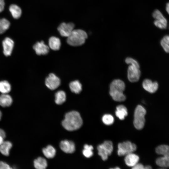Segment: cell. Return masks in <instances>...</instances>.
Here are the masks:
<instances>
[{"label": "cell", "mask_w": 169, "mask_h": 169, "mask_svg": "<svg viewBox=\"0 0 169 169\" xmlns=\"http://www.w3.org/2000/svg\"><path fill=\"white\" fill-rule=\"evenodd\" d=\"M62 124L66 130L71 131L79 129L83 124V120L78 112L72 111L66 114Z\"/></svg>", "instance_id": "cell-1"}, {"label": "cell", "mask_w": 169, "mask_h": 169, "mask_svg": "<svg viewBox=\"0 0 169 169\" xmlns=\"http://www.w3.org/2000/svg\"><path fill=\"white\" fill-rule=\"evenodd\" d=\"M88 37L87 33L81 29H74L67 37V42L69 45L73 46L81 45L85 42Z\"/></svg>", "instance_id": "cell-2"}, {"label": "cell", "mask_w": 169, "mask_h": 169, "mask_svg": "<svg viewBox=\"0 0 169 169\" xmlns=\"http://www.w3.org/2000/svg\"><path fill=\"white\" fill-rule=\"evenodd\" d=\"M156 153L163 155L162 157L158 158L156 163L158 166L166 168L169 167V146L161 145L157 146L156 149Z\"/></svg>", "instance_id": "cell-3"}, {"label": "cell", "mask_w": 169, "mask_h": 169, "mask_svg": "<svg viewBox=\"0 0 169 169\" xmlns=\"http://www.w3.org/2000/svg\"><path fill=\"white\" fill-rule=\"evenodd\" d=\"M146 113V109L142 105H138L136 107L134 113L133 123L136 129L141 130L144 127L145 121V116Z\"/></svg>", "instance_id": "cell-4"}, {"label": "cell", "mask_w": 169, "mask_h": 169, "mask_svg": "<svg viewBox=\"0 0 169 169\" xmlns=\"http://www.w3.org/2000/svg\"><path fill=\"white\" fill-rule=\"evenodd\" d=\"M97 149L98 154L103 160L105 161L113 151V143L110 141H105L103 143L98 146Z\"/></svg>", "instance_id": "cell-5"}, {"label": "cell", "mask_w": 169, "mask_h": 169, "mask_svg": "<svg viewBox=\"0 0 169 169\" xmlns=\"http://www.w3.org/2000/svg\"><path fill=\"white\" fill-rule=\"evenodd\" d=\"M136 149V145L130 141H125L118 145V154L119 156L126 155L133 153Z\"/></svg>", "instance_id": "cell-6"}, {"label": "cell", "mask_w": 169, "mask_h": 169, "mask_svg": "<svg viewBox=\"0 0 169 169\" xmlns=\"http://www.w3.org/2000/svg\"><path fill=\"white\" fill-rule=\"evenodd\" d=\"M152 16L155 19L154 23L155 26L161 29H165L167 26V21L162 13L156 9L153 13Z\"/></svg>", "instance_id": "cell-7"}, {"label": "cell", "mask_w": 169, "mask_h": 169, "mask_svg": "<svg viewBox=\"0 0 169 169\" xmlns=\"http://www.w3.org/2000/svg\"><path fill=\"white\" fill-rule=\"evenodd\" d=\"M140 67L129 65L127 69V78L131 82H137L141 76Z\"/></svg>", "instance_id": "cell-8"}, {"label": "cell", "mask_w": 169, "mask_h": 169, "mask_svg": "<svg viewBox=\"0 0 169 169\" xmlns=\"http://www.w3.org/2000/svg\"><path fill=\"white\" fill-rule=\"evenodd\" d=\"M75 25L72 23H61L58 26L57 30L62 37H68L74 29Z\"/></svg>", "instance_id": "cell-9"}, {"label": "cell", "mask_w": 169, "mask_h": 169, "mask_svg": "<svg viewBox=\"0 0 169 169\" xmlns=\"http://www.w3.org/2000/svg\"><path fill=\"white\" fill-rule=\"evenodd\" d=\"M46 86L51 90L57 89L60 85V80L59 78L53 73L50 74L45 80Z\"/></svg>", "instance_id": "cell-10"}, {"label": "cell", "mask_w": 169, "mask_h": 169, "mask_svg": "<svg viewBox=\"0 0 169 169\" xmlns=\"http://www.w3.org/2000/svg\"><path fill=\"white\" fill-rule=\"evenodd\" d=\"M142 87L144 89L150 93H153L157 91L159 85L157 82L153 81L149 79H145L143 81Z\"/></svg>", "instance_id": "cell-11"}, {"label": "cell", "mask_w": 169, "mask_h": 169, "mask_svg": "<svg viewBox=\"0 0 169 169\" xmlns=\"http://www.w3.org/2000/svg\"><path fill=\"white\" fill-rule=\"evenodd\" d=\"M2 45L4 55L7 57L10 56L14 46L13 41L10 38L6 37L3 41Z\"/></svg>", "instance_id": "cell-12"}, {"label": "cell", "mask_w": 169, "mask_h": 169, "mask_svg": "<svg viewBox=\"0 0 169 169\" xmlns=\"http://www.w3.org/2000/svg\"><path fill=\"white\" fill-rule=\"evenodd\" d=\"M33 48L38 55H46L49 51V47L43 41L37 42L34 45Z\"/></svg>", "instance_id": "cell-13"}, {"label": "cell", "mask_w": 169, "mask_h": 169, "mask_svg": "<svg viewBox=\"0 0 169 169\" xmlns=\"http://www.w3.org/2000/svg\"><path fill=\"white\" fill-rule=\"evenodd\" d=\"M60 147L62 151L66 153H72L75 151V144L71 141H62L60 143Z\"/></svg>", "instance_id": "cell-14"}, {"label": "cell", "mask_w": 169, "mask_h": 169, "mask_svg": "<svg viewBox=\"0 0 169 169\" xmlns=\"http://www.w3.org/2000/svg\"><path fill=\"white\" fill-rule=\"evenodd\" d=\"M125 88V83L120 79L113 80L110 83V90H115L123 91Z\"/></svg>", "instance_id": "cell-15"}, {"label": "cell", "mask_w": 169, "mask_h": 169, "mask_svg": "<svg viewBox=\"0 0 169 169\" xmlns=\"http://www.w3.org/2000/svg\"><path fill=\"white\" fill-rule=\"evenodd\" d=\"M125 156L124 160L127 166L132 167L138 163L139 158L137 155L131 153Z\"/></svg>", "instance_id": "cell-16"}, {"label": "cell", "mask_w": 169, "mask_h": 169, "mask_svg": "<svg viewBox=\"0 0 169 169\" xmlns=\"http://www.w3.org/2000/svg\"><path fill=\"white\" fill-rule=\"evenodd\" d=\"M13 102L11 96L8 94H2L0 95V105L3 107L10 106Z\"/></svg>", "instance_id": "cell-17"}, {"label": "cell", "mask_w": 169, "mask_h": 169, "mask_svg": "<svg viewBox=\"0 0 169 169\" xmlns=\"http://www.w3.org/2000/svg\"><path fill=\"white\" fill-rule=\"evenodd\" d=\"M61 44L60 39L58 37L52 36L49 40V47L54 50H59L60 48Z\"/></svg>", "instance_id": "cell-18"}, {"label": "cell", "mask_w": 169, "mask_h": 169, "mask_svg": "<svg viewBox=\"0 0 169 169\" xmlns=\"http://www.w3.org/2000/svg\"><path fill=\"white\" fill-rule=\"evenodd\" d=\"M9 10L14 19H18L21 17L22 13V10L18 5L14 4H11L9 7Z\"/></svg>", "instance_id": "cell-19"}, {"label": "cell", "mask_w": 169, "mask_h": 169, "mask_svg": "<svg viewBox=\"0 0 169 169\" xmlns=\"http://www.w3.org/2000/svg\"><path fill=\"white\" fill-rule=\"evenodd\" d=\"M115 115L120 119L123 120L128 115L126 107L123 105H119L116 107Z\"/></svg>", "instance_id": "cell-20"}, {"label": "cell", "mask_w": 169, "mask_h": 169, "mask_svg": "<svg viewBox=\"0 0 169 169\" xmlns=\"http://www.w3.org/2000/svg\"><path fill=\"white\" fill-rule=\"evenodd\" d=\"M109 93L112 98L116 101H123L126 99V97L123 92L110 90Z\"/></svg>", "instance_id": "cell-21"}, {"label": "cell", "mask_w": 169, "mask_h": 169, "mask_svg": "<svg viewBox=\"0 0 169 169\" xmlns=\"http://www.w3.org/2000/svg\"><path fill=\"white\" fill-rule=\"evenodd\" d=\"M12 146L11 142L8 141H4L0 146V151L3 155L8 156L9 154V150Z\"/></svg>", "instance_id": "cell-22"}, {"label": "cell", "mask_w": 169, "mask_h": 169, "mask_svg": "<svg viewBox=\"0 0 169 169\" xmlns=\"http://www.w3.org/2000/svg\"><path fill=\"white\" fill-rule=\"evenodd\" d=\"M33 163L34 167L37 169H44L47 166L46 160L41 157H38L35 159Z\"/></svg>", "instance_id": "cell-23"}, {"label": "cell", "mask_w": 169, "mask_h": 169, "mask_svg": "<svg viewBox=\"0 0 169 169\" xmlns=\"http://www.w3.org/2000/svg\"><path fill=\"white\" fill-rule=\"evenodd\" d=\"M69 87L71 91L76 94L79 93L82 90V85L78 80L71 82L69 84Z\"/></svg>", "instance_id": "cell-24"}, {"label": "cell", "mask_w": 169, "mask_h": 169, "mask_svg": "<svg viewBox=\"0 0 169 169\" xmlns=\"http://www.w3.org/2000/svg\"><path fill=\"white\" fill-rule=\"evenodd\" d=\"M44 155L47 158H53L55 155L56 150L55 148L51 145H49L42 150Z\"/></svg>", "instance_id": "cell-25"}, {"label": "cell", "mask_w": 169, "mask_h": 169, "mask_svg": "<svg viewBox=\"0 0 169 169\" xmlns=\"http://www.w3.org/2000/svg\"><path fill=\"white\" fill-rule=\"evenodd\" d=\"M11 90V85L8 81L4 80L0 81V92L2 94H8Z\"/></svg>", "instance_id": "cell-26"}, {"label": "cell", "mask_w": 169, "mask_h": 169, "mask_svg": "<svg viewBox=\"0 0 169 169\" xmlns=\"http://www.w3.org/2000/svg\"><path fill=\"white\" fill-rule=\"evenodd\" d=\"M66 95L65 92L62 90L57 92L55 94V102L58 105H61L66 100Z\"/></svg>", "instance_id": "cell-27"}, {"label": "cell", "mask_w": 169, "mask_h": 169, "mask_svg": "<svg viewBox=\"0 0 169 169\" xmlns=\"http://www.w3.org/2000/svg\"><path fill=\"white\" fill-rule=\"evenodd\" d=\"M160 45L165 53H169V35L162 38L160 41Z\"/></svg>", "instance_id": "cell-28"}, {"label": "cell", "mask_w": 169, "mask_h": 169, "mask_svg": "<svg viewBox=\"0 0 169 169\" xmlns=\"http://www.w3.org/2000/svg\"><path fill=\"white\" fill-rule=\"evenodd\" d=\"M9 21L5 18L0 19V34H3L7 30L10 26Z\"/></svg>", "instance_id": "cell-29"}, {"label": "cell", "mask_w": 169, "mask_h": 169, "mask_svg": "<svg viewBox=\"0 0 169 169\" xmlns=\"http://www.w3.org/2000/svg\"><path fill=\"white\" fill-rule=\"evenodd\" d=\"M93 146L91 145L85 144L84 146V149L83 151V155L87 158H90L93 155L92 150Z\"/></svg>", "instance_id": "cell-30"}, {"label": "cell", "mask_w": 169, "mask_h": 169, "mask_svg": "<svg viewBox=\"0 0 169 169\" xmlns=\"http://www.w3.org/2000/svg\"><path fill=\"white\" fill-rule=\"evenodd\" d=\"M102 120L104 124L110 125L112 124L114 121L113 117L110 114H105L102 118Z\"/></svg>", "instance_id": "cell-31"}, {"label": "cell", "mask_w": 169, "mask_h": 169, "mask_svg": "<svg viewBox=\"0 0 169 169\" xmlns=\"http://www.w3.org/2000/svg\"><path fill=\"white\" fill-rule=\"evenodd\" d=\"M125 62L127 64L140 67L139 64L137 61L131 58H127L125 59Z\"/></svg>", "instance_id": "cell-32"}, {"label": "cell", "mask_w": 169, "mask_h": 169, "mask_svg": "<svg viewBox=\"0 0 169 169\" xmlns=\"http://www.w3.org/2000/svg\"><path fill=\"white\" fill-rule=\"evenodd\" d=\"M12 168L7 163L3 161H0V169H10Z\"/></svg>", "instance_id": "cell-33"}, {"label": "cell", "mask_w": 169, "mask_h": 169, "mask_svg": "<svg viewBox=\"0 0 169 169\" xmlns=\"http://www.w3.org/2000/svg\"><path fill=\"white\" fill-rule=\"evenodd\" d=\"M132 168L133 169H144V166L142 164L138 163L133 166Z\"/></svg>", "instance_id": "cell-34"}, {"label": "cell", "mask_w": 169, "mask_h": 169, "mask_svg": "<svg viewBox=\"0 0 169 169\" xmlns=\"http://www.w3.org/2000/svg\"><path fill=\"white\" fill-rule=\"evenodd\" d=\"M5 4L4 0H0V13L4 9Z\"/></svg>", "instance_id": "cell-35"}, {"label": "cell", "mask_w": 169, "mask_h": 169, "mask_svg": "<svg viewBox=\"0 0 169 169\" xmlns=\"http://www.w3.org/2000/svg\"><path fill=\"white\" fill-rule=\"evenodd\" d=\"M0 136H2L4 138L6 137V134L5 131L1 129H0Z\"/></svg>", "instance_id": "cell-36"}, {"label": "cell", "mask_w": 169, "mask_h": 169, "mask_svg": "<svg viewBox=\"0 0 169 169\" xmlns=\"http://www.w3.org/2000/svg\"><path fill=\"white\" fill-rule=\"evenodd\" d=\"M166 12L169 15V2L166 5Z\"/></svg>", "instance_id": "cell-37"}, {"label": "cell", "mask_w": 169, "mask_h": 169, "mask_svg": "<svg viewBox=\"0 0 169 169\" xmlns=\"http://www.w3.org/2000/svg\"><path fill=\"white\" fill-rule=\"evenodd\" d=\"M4 138L2 136H0V146L3 142Z\"/></svg>", "instance_id": "cell-38"}, {"label": "cell", "mask_w": 169, "mask_h": 169, "mask_svg": "<svg viewBox=\"0 0 169 169\" xmlns=\"http://www.w3.org/2000/svg\"><path fill=\"white\" fill-rule=\"evenodd\" d=\"M151 168H152L151 166H150L147 165V166H144V169H151Z\"/></svg>", "instance_id": "cell-39"}, {"label": "cell", "mask_w": 169, "mask_h": 169, "mask_svg": "<svg viewBox=\"0 0 169 169\" xmlns=\"http://www.w3.org/2000/svg\"><path fill=\"white\" fill-rule=\"evenodd\" d=\"M2 116V113L1 112V111L0 110V120L1 119V117Z\"/></svg>", "instance_id": "cell-40"}, {"label": "cell", "mask_w": 169, "mask_h": 169, "mask_svg": "<svg viewBox=\"0 0 169 169\" xmlns=\"http://www.w3.org/2000/svg\"><path fill=\"white\" fill-rule=\"evenodd\" d=\"M112 169H120V168H119V167H114V168H112Z\"/></svg>", "instance_id": "cell-41"}, {"label": "cell", "mask_w": 169, "mask_h": 169, "mask_svg": "<svg viewBox=\"0 0 169 169\" xmlns=\"http://www.w3.org/2000/svg\"></svg>", "instance_id": "cell-42"}]
</instances>
